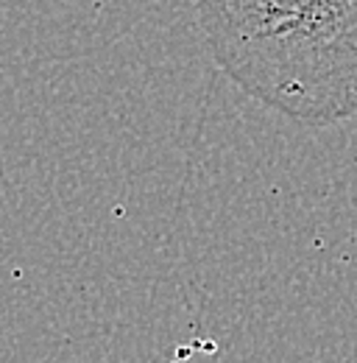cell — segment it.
Masks as SVG:
<instances>
[{"label":"cell","instance_id":"obj_1","mask_svg":"<svg viewBox=\"0 0 357 363\" xmlns=\"http://www.w3.org/2000/svg\"><path fill=\"white\" fill-rule=\"evenodd\" d=\"M215 65L302 126L357 118V0H196Z\"/></svg>","mask_w":357,"mask_h":363}]
</instances>
